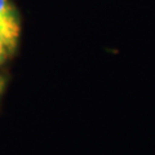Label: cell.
Wrapping results in <instances>:
<instances>
[{"label": "cell", "instance_id": "cell-1", "mask_svg": "<svg viewBox=\"0 0 155 155\" xmlns=\"http://www.w3.org/2000/svg\"><path fill=\"white\" fill-rule=\"evenodd\" d=\"M21 26L17 9L9 0H0V38L17 48Z\"/></svg>", "mask_w": 155, "mask_h": 155}, {"label": "cell", "instance_id": "cell-2", "mask_svg": "<svg viewBox=\"0 0 155 155\" xmlns=\"http://www.w3.org/2000/svg\"><path fill=\"white\" fill-rule=\"evenodd\" d=\"M14 51H16V47H13L12 44H9L8 41L4 40L3 38H0V65L5 61Z\"/></svg>", "mask_w": 155, "mask_h": 155}, {"label": "cell", "instance_id": "cell-3", "mask_svg": "<svg viewBox=\"0 0 155 155\" xmlns=\"http://www.w3.org/2000/svg\"><path fill=\"white\" fill-rule=\"evenodd\" d=\"M4 85H5V79H4V76L0 75V94H2V92L4 89Z\"/></svg>", "mask_w": 155, "mask_h": 155}]
</instances>
